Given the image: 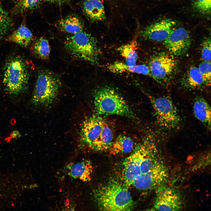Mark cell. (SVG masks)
Returning a JSON list of instances; mask_svg holds the SVG:
<instances>
[{"label": "cell", "instance_id": "obj_9", "mask_svg": "<svg viewBox=\"0 0 211 211\" xmlns=\"http://www.w3.org/2000/svg\"><path fill=\"white\" fill-rule=\"evenodd\" d=\"M169 170L165 163L161 164L146 173L139 175L132 185L141 190L156 189L164 184L169 176Z\"/></svg>", "mask_w": 211, "mask_h": 211}, {"label": "cell", "instance_id": "obj_1", "mask_svg": "<svg viewBox=\"0 0 211 211\" xmlns=\"http://www.w3.org/2000/svg\"><path fill=\"white\" fill-rule=\"evenodd\" d=\"M128 187L123 183L110 180L93 190L94 200L101 210H131L134 203Z\"/></svg>", "mask_w": 211, "mask_h": 211}, {"label": "cell", "instance_id": "obj_29", "mask_svg": "<svg viewBox=\"0 0 211 211\" xmlns=\"http://www.w3.org/2000/svg\"><path fill=\"white\" fill-rule=\"evenodd\" d=\"M211 0H194L193 7L197 11L205 13H210Z\"/></svg>", "mask_w": 211, "mask_h": 211}, {"label": "cell", "instance_id": "obj_4", "mask_svg": "<svg viewBox=\"0 0 211 211\" xmlns=\"http://www.w3.org/2000/svg\"><path fill=\"white\" fill-rule=\"evenodd\" d=\"M62 83L59 77L48 70L38 74L31 102L37 107H49L58 96Z\"/></svg>", "mask_w": 211, "mask_h": 211}, {"label": "cell", "instance_id": "obj_7", "mask_svg": "<svg viewBox=\"0 0 211 211\" xmlns=\"http://www.w3.org/2000/svg\"><path fill=\"white\" fill-rule=\"evenodd\" d=\"M176 61L171 55L164 52L153 56L149 67L151 76L157 82L164 84L169 82L175 72Z\"/></svg>", "mask_w": 211, "mask_h": 211}, {"label": "cell", "instance_id": "obj_19", "mask_svg": "<svg viewBox=\"0 0 211 211\" xmlns=\"http://www.w3.org/2000/svg\"><path fill=\"white\" fill-rule=\"evenodd\" d=\"M33 40V36L30 30L25 25H21L8 36L6 40L26 47Z\"/></svg>", "mask_w": 211, "mask_h": 211}, {"label": "cell", "instance_id": "obj_31", "mask_svg": "<svg viewBox=\"0 0 211 211\" xmlns=\"http://www.w3.org/2000/svg\"><path fill=\"white\" fill-rule=\"evenodd\" d=\"M45 1L50 2L56 3H62L66 1V0H45Z\"/></svg>", "mask_w": 211, "mask_h": 211}, {"label": "cell", "instance_id": "obj_30", "mask_svg": "<svg viewBox=\"0 0 211 211\" xmlns=\"http://www.w3.org/2000/svg\"><path fill=\"white\" fill-rule=\"evenodd\" d=\"M11 136L14 139H18L21 136V134L17 130H14L11 133Z\"/></svg>", "mask_w": 211, "mask_h": 211}, {"label": "cell", "instance_id": "obj_26", "mask_svg": "<svg viewBox=\"0 0 211 211\" xmlns=\"http://www.w3.org/2000/svg\"><path fill=\"white\" fill-rule=\"evenodd\" d=\"M12 23L8 13L3 8L0 4V37L8 30Z\"/></svg>", "mask_w": 211, "mask_h": 211}, {"label": "cell", "instance_id": "obj_23", "mask_svg": "<svg viewBox=\"0 0 211 211\" xmlns=\"http://www.w3.org/2000/svg\"><path fill=\"white\" fill-rule=\"evenodd\" d=\"M60 30L73 34L82 31L83 25L77 17L70 16L61 20L59 23Z\"/></svg>", "mask_w": 211, "mask_h": 211}, {"label": "cell", "instance_id": "obj_16", "mask_svg": "<svg viewBox=\"0 0 211 211\" xmlns=\"http://www.w3.org/2000/svg\"><path fill=\"white\" fill-rule=\"evenodd\" d=\"M184 88L189 89H201L205 86L198 67L192 66L186 71L181 80Z\"/></svg>", "mask_w": 211, "mask_h": 211}, {"label": "cell", "instance_id": "obj_18", "mask_svg": "<svg viewBox=\"0 0 211 211\" xmlns=\"http://www.w3.org/2000/svg\"><path fill=\"white\" fill-rule=\"evenodd\" d=\"M83 8L85 13L91 20L101 21L106 19L103 5L99 0H86Z\"/></svg>", "mask_w": 211, "mask_h": 211}, {"label": "cell", "instance_id": "obj_11", "mask_svg": "<svg viewBox=\"0 0 211 211\" xmlns=\"http://www.w3.org/2000/svg\"><path fill=\"white\" fill-rule=\"evenodd\" d=\"M148 141L145 140L136 146L123 162L122 179L123 183L128 187L132 185L135 179L141 174L142 157Z\"/></svg>", "mask_w": 211, "mask_h": 211}, {"label": "cell", "instance_id": "obj_20", "mask_svg": "<svg viewBox=\"0 0 211 211\" xmlns=\"http://www.w3.org/2000/svg\"><path fill=\"white\" fill-rule=\"evenodd\" d=\"M134 147V142L130 137L120 135L113 141L109 148L110 152L114 155L127 153L132 152Z\"/></svg>", "mask_w": 211, "mask_h": 211}, {"label": "cell", "instance_id": "obj_28", "mask_svg": "<svg viewBox=\"0 0 211 211\" xmlns=\"http://www.w3.org/2000/svg\"><path fill=\"white\" fill-rule=\"evenodd\" d=\"M200 54L204 61L211 62V42L210 38H206L202 41L200 47Z\"/></svg>", "mask_w": 211, "mask_h": 211}, {"label": "cell", "instance_id": "obj_15", "mask_svg": "<svg viewBox=\"0 0 211 211\" xmlns=\"http://www.w3.org/2000/svg\"><path fill=\"white\" fill-rule=\"evenodd\" d=\"M193 111L195 117L209 130L211 129V108L203 98L198 96L194 101Z\"/></svg>", "mask_w": 211, "mask_h": 211}, {"label": "cell", "instance_id": "obj_24", "mask_svg": "<svg viewBox=\"0 0 211 211\" xmlns=\"http://www.w3.org/2000/svg\"><path fill=\"white\" fill-rule=\"evenodd\" d=\"M31 50L33 55L38 58L44 60L47 59L50 52L48 41L43 37L38 38L33 43Z\"/></svg>", "mask_w": 211, "mask_h": 211}, {"label": "cell", "instance_id": "obj_2", "mask_svg": "<svg viewBox=\"0 0 211 211\" xmlns=\"http://www.w3.org/2000/svg\"><path fill=\"white\" fill-rule=\"evenodd\" d=\"M95 109L99 115H116L134 118V114L128 104L114 88L104 86L93 93Z\"/></svg>", "mask_w": 211, "mask_h": 211}, {"label": "cell", "instance_id": "obj_13", "mask_svg": "<svg viewBox=\"0 0 211 211\" xmlns=\"http://www.w3.org/2000/svg\"><path fill=\"white\" fill-rule=\"evenodd\" d=\"M171 19L165 18L154 22L144 28L141 32L143 38L156 42L164 41L176 25Z\"/></svg>", "mask_w": 211, "mask_h": 211}, {"label": "cell", "instance_id": "obj_10", "mask_svg": "<svg viewBox=\"0 0 211 211\" xmlns=\"http://www.w3.org/2000/svg\"><path fill=\"white\" fill-rule=\"evenodd\" d=\"M183 202L180 193L172 187L163 185L156 189L154 206L157 210H181Z\"/></svg>", "mask_w": 211, "mask_h": 211}, {"label": "cell", "instance_id": "obj_5", "mask_svg": "<svg viewBox=\"0 0 211 211\" xmlns=\"http://www.w3.org/2000/svg\"><path fill=\"white\" fill-rule=\"evenodd\" d=\"M30 74L27 65L19 56L8 59L4 67L3 83L10 94L18 95L27 89Z\"/></svg>", "mask_w": 211, "mask_h": 211}, {"label": "cell", "instance_id": "obj_12", "mask_svg": "<svg viewBox=\"0 0 211 211\" xmlns=\"http://www.w3.org/2000/svg\"><path fill=\"white\" fill-rule=\"evenodd\" d=\"M191 39L188 31L183 27L174 28L164 41L165 47L171 54L177 56L183 55L189 50Z\"/></svg>", "mask_w": 211, "mask_h": 211}, {"label": "cell", "instance_id": "obj_3", "mask_svg": "<svg viewBox=\"0 0 211 211\" xmlns=\"http://www.w3.org/2000/svg\"><path fill=\"white\" fill-rule=\"evenodd\" d=\"M64 48L73 57L89 62L99 63L101 49L96 39L83 31L68 36L64 43Z\"/></svg>", "mask_w": 211, "mask_h": 211}, {"label": "cell", "instance_id": "obj_17", "mask_svg": "<svg viewBox=\"0 0 211 211\" xmlns=\"http://www.w3.org/2000/svg\"><path fill=\"white\" fill-rule=\"evenodd\" d=\"M107 68L110 72L116 74L127 72L151 76L149 66L144 64L130 66L125 63L116 61L108 65Z\"/></svg>", "mask_w": 211, "mask_h": 211}, {"label": "cell", "instance_id": "obj_21", "mask_svg": "<svg viewBox=\"0 0 211 211\" xmlns=\"http://www.w3.org/2000/svg\"><path fill=\"white\" fill-rule=\"evenodd\" d=\"M137 43L136 39L118 47L117 50L128 65H136L137 59Z\"/></svg>", "mask_w": 211, "mask_h": 211}, {"label": "cell", "instance_id": "obj_25", "mask_svg": "<svg viewBox=\"0 0 211 211\" xmlns=\"http://www.w3.org/2000/svg\"><path fill=\"white\" fill-rule=\"evenodd\" d=\"M42 0H15L14 11L23 13L35 9L40 4Z\"/></svg>", "mask_w": 211, "mask_h": 211}, {"label": "cell", "instance_id": "obj_22", "mask_svg": "<svg viewBox=\"0 0 211 211\" xmlns=\"http://www.w3.org/2000/svg\"><path fill=\"white\" fill-rule=\"evenodd\" d=\"M113 141V132L105 122L101 132L92 150L102 151L109 149Z\"/></svg>", "mask_w": 211, "mask_h": 211}, {"label": "cell", "instance_id": "obj_8", "mask_svg": "<svg viewBox=\"0 0 211 211\" xmlns=\"http://www.w3.org/2000/svg\"><path fill=\"white\" fill-rule=\"evenodd\" d=\"M105 122L98 115H92L87 118L82 123L78 140L79 148L92 150L98 137Z\"/></svg>", "mask_w": 211, "mask_h": 211}, {"label": "cell", "instance_id": "obj_27", "mask_svg": "<svg viewBox=\"0 0 211 211\" xmlns=\"http://www.w3.org/2000/svg\"><path fill=\"white\" fill-rule=\"evenodd\" d=\"M211 62L203 61L199 65L198 68L202 75L205 86L211 84Z\"/></svg>", "mask_w": 211, "mask_h": 211}, {"label": "cell", "instance_id": "obj_6", "mask_svg": "<svg viewBox=\"0 0 211 211\" xmlns=\"http://www.w3.org/2000/svg\"><path fill=\"white\" fill-rule=\"evenodd\" d=\"M149 97L157 124L167 130L178 128L181 124V117L171 99L164 96Z\"/></svg>", "mask_w": 211, "mask_h": 211}, {"label": "cell", "instance_id": "obj_14", "mask_svg": "<svg viewBox=\"0 0 211 211\" xmlns=\"http://www.w3.org/2000/svg\"><path fill=\"white\" fill-rule=\"evenodd\" d=\"M64 169L68 176L75 179L87 182L91 179L93 168L90 160L83 159L68 164Z\"/></svg>", "mask_w": 211, "mask_h": 211}]
</instances>
